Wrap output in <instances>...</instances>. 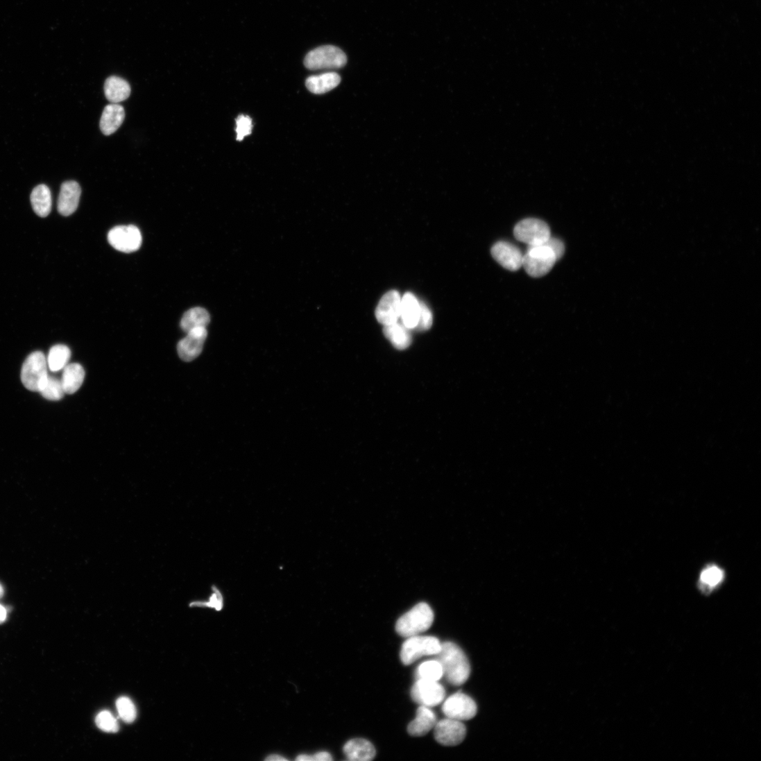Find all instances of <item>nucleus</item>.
<instances>
[{
    "label": "nucleus",
    "instance_id": "obj_1",
    "mask_svg": "<svg viewBox=\"0 0 761 761\" xmlns=\"http://www.w3.org/2000/svg\"><path fill=\"white\" fill-rule=\"evenodd\" d=\"M441 665L443 676L454 686H461L469 679L471 667L464 651L450 642L441 643V649L436 655Z\"/></svg>",
    "mask_w": 761,
    "mask_h": 761
},
{
    "label": "nucleus",
    "instance_id": "obj_2",
    "mask_svg": "<svg viewBox=\"0 0 761 761\" xmlns=\"http://www.w3.org/2000/svg\"><path fill=\"white\" fill-rule=\"evenodd\" d=\"M434 619L431 607L426 603H420L397 619L395 631L402 638L420 635L431 628Z\"/></svg>",
    "mask_w": 761,
    "mask_h": 761
},
{
    "label": "nucleus",
    "instance_id": "obj_3",
    "mask_svg": "<svg viewBox=\"0 0 761 761\" xmlns=\"http://www.w3.org/2000/svg\"><path fill=\"white\" fill-rule=\"evenodd\" d=\"M558 261L553 249L546 242L538 246H527L523 255L522 266L527 273L535 278L547 275Z\"/></svg>",
    "mask_w": 761,
    "mask_h": 761
},
{
    "label": "nucleus",
    "instance_id": "obj_4",
    "mask_svg": "<svg viewBox=\"0 0 761 761\" xmlns=\"http://www.w3.org/2000/svg\"><path fill=\"white\" fill-rule=\"evenodd\" d=\"M48 362L42 352L31 353L25 361L21 374L24 386L31 391L40 392L49 378Z\"/></svg>",
    "mask_w": 761,
    "mask_h": 761
},
{
    "label": "nucleus",
    "instance_id": "obj_5",
    "mask_svg": "<svg viewBox=\"0 0 761 761\" xmlns=\"http://www.w3.org/2000/svg\"><path fill=\"white\" fill-rule=\"evenodd\" d=\"M441 649V643L432 636H413L402 644L400 657L402 663L409 665L425 656H436Z\"/></svg>",
    "mask_w": 761,
    "mask_h": 761
},
{
    "label": "nucleus",
    "instance_id": "obj_6",
    "mask_svg": "<svg viewBox=\"0 0 761 761\" xmlns=\"http://www.w3.org/2000/svg\"><path fill=\"white\" fill-rule=\"evenodd\" d=\"M347 62L345 54L339 48L325 46L310 51L304 60L305 66L310 70L339 69Z\"/></svg>",
    "mask_w": 761,
    "mask_h": 761
},
{
    "label": "nucleus",
    "instance_id": "obj_7",
    "mask_svg": "<svg viewBox=\"0 0 761 761\" xmlns=\"http://www.w3.org/2000/svg\"><path fill=\"white\" fill-rule=\"evenodd\" d=\"M515 239L527 246L546 243L551 237L547 223L537 219H526L520 221L514 229Z\"/></svg>",
    "mask_w": 761,
    "mask_h": 761
},
{
    "label": "nucleus",
    "instance_id": "obj_8",
    "mask_svg": "<svg viewBox=\"0 0 761 761\" xmlns=\"http://www.w3.org/2000/svg\"><path fill=\"white\" fill-rule=\"evenodd\" d=\"M442 711L447 718L463 721L474 718L477 712V706L470 696L462 692H457L444 701Z\"/></svg>",
    "mask_w": 761,
    "mask_h": 761
},
{
    "label": "nucleus",
    "instance_id": "obj_9",
    "mask_svg": "<svg viewBox=\"0 0 761 761\" xmlns=\"http://www.w3.org/2000/svg\"><path fill=\"white\" fill-rule=\"evenodd\" d=\"M110 244L117 250L131 253L139 250L142 245V235L134 225L117 226L108 236Z\"/></svg>",
    "mask_w": 761,
    "mask_h": 761
},
{
    "label": "nucleus",
    "instance_id": "obj_10",
    "mask_svg": "<svg viewBox=\"0 0 761 761\" xmlns=\"http://www.w3.org/2000/svg\"><path fill=\"white\" fill-rule=\"evenodd\" d=\"M434 728L436 742L446 746L461 744L467 734L466 727L462 721L450 718L437 722Z\"/></svg>",
    "mask_w": 761,
    "mask_h": 761
},
{
    "label": "nucleus",
    "instance_id": "obj_11",
    "mask_svg": "<svg viewBox=\"0 0 761 761\" xmlns=\"http://www.w3.org/2000/svg\"><path fill=\"white\" fill-rule=\"evenodd\" d=\"M411 697L420 706L431 708L443 701L445 691L437 681L417 680L411 690Z\"/></svg>",
    "mask_w": 761,
    "mask_h": 761
},
{
    "label": "nucleus",
    "instance_id": "obj_12",
    "mask_svg": "<svg viewBox=\"0 0 761 761\" xmlns=\"http://www.w3.org/2000/svg\"><path fill=\"white\" fill-rule=\"evenodd\" d=\"M207 337L205 327H198L187 333V336L178 342L177 351L181 359L191 362L202 352L205 341Z\"/></svg>",
    "mask_w": 761,
    "mask_h": 761
},
{
    "label": "nucleus",
    "instance_id": "obj_13",
    "mask_svg": "<svg viewBox=\"0 0 761 761\" xmlns=\"http://www.w3.org/2000/svg\"><path fill=\"white\" fill-rule=\"evenodd\" d=\"M401 298L399 293L392 290L381 298L375 310L378 322L384 326L398 322L400 318Z\"/></svg>",
    "mask_w": 761,
    "mask_h": 761
},
{
    "label": "nucleus",
    "instance_id": "obj_14",
    "mask_svg": "<svg viewBox=\"0 0 761 761\" xmlns=\"http://www.w3.org/2000/svg\"><path fill=\"white\" fill-rule=\"evenodd\" d=\"M491 255L506 270L518 271L522 266L523 254L514 244L499 241L491 248Z\"/></svg>",
    "mask_w": 761,
    "mask_h": 761
},
{
    "label": "nucleus",
    "instance_id": "obj_15",
    "mask_svg": "<svg viewBox=\"0 0 761 761\" xmlns=\"http://www.w3.org/2000/svg\"><path fill=\"white\" fill-rule=\"evenodd\" d=\"M81 195L79 185L74 181L62 184L58 199V209L60 214L67 216L77 210Z\"/></svg>",
    "mask_w": 761,
    "mask_h": 761
},
{
    "label": "nucleus",
    "instance_id": "obj_16",
    "mask_svg": "<svg viewBox=\"0 0 761 761\" xmlns=\"http://www.w3.org/2000/svg\"><path fill=\"white\" fill-rule=\"evenodd\" d=\"M343 752L348 760L352 761H369L376 756L375 747L365 739L348 741L343 747Z\"/></svg>",
    "mask_w": 761,
    "mask_h": 761
},
{
    "label": "nucleus",
    "instance_id": "obj_17",
    "mask_svg": "<svg viewBox=\"0 0 761 761\" xmlns=\"http://www.w3.org/2000/svg\"><path fill=\"white\" fill-rule=\"evenodd\" d=\"M437 723L435 713L429 708L420 706L416 718L409 725L408 732L413 737H422L433 729Z\"/></svg>",
    "mask_w": 761,
    "mask_h": 761
},
{
    "label": "nucleus",
    "instance_id": "obj_18",
    "mask_svg": "<svg viewBox=\"0 0 761 761\" xmlns=\"http://www.w3.org/2000/svg\"><path fill=\"white\" fill-rule=\"evenodd\" d=\"M420 302L411 293L401 298L400 319L409 330H416L420 316Z\"/></svg>",
    "mask_w": 761,
    "mask_h": 761
},
{
    "label": "nucleus",
    "instance_id": "obj_19",
    "mask_svg": "<svg viewBox=\"0 0 761 761\" xmlns=\"http://www.w3.org/2000/svg\"><path fill=\"white\" fill-rule=\"evenodd\" d=\"M125 119L123 108L119 104L107 105L103 112L100 126L105 136H110L121 126Z\"/></svg>",
    "mask_w": 761,
    "mask_h": 761
},
{
    "label": "nucleus",
    "instance_id": "obj_20",
    "mask_svg": "<svg viewBox=\"0 0 761 761\" xmlns=\"http://www.w3.org/2000/svg\"><path fill=\"white\" fill-rule=\"evenodd\" d=\"M341 83V77L334 72L311 76L306 80V87L314 94H325L336 87Z\"/></svg>",
    "mask_w": 761,
    "mask_h": 761
},
{
    "label": "nucleus",
    "instance_id": "obj_21",
    "mask_svg": "<svg viewBox=\"0 0 761 761\" xmlns=\"http://www.w3.org/2000/svg\"><path fill=\"white\" fill-rule=\"evenodd\" d=\"M106 99L114 104L127 100L130 95V86L124 79L118 76L109 77L104 86Z\"/></svg>",
    "mask_w": 761,
    "mask_h": 761
},
{
    "label": "nucleus",
    "instance_id": "obj_22",
    "mask_svg": "<svg viewBox=\"0 0 761 761\" xmlns=\"http://www.w3.org/2000/svg\"><path fill=\"white\" fill-rule=\"evenodd\" d=\"M31 202L33 211L40 217L48 216L52 210V194L46 185L36 187L31 195Z\"/></svg>",
    "mask_w": 761,
    "mask_h": 761
},
{
    "label": "nucleus",
    "instance_id": "obj_23",
    "mask_svg": "<svg viewBox=\"0 0 761 761\" xmlns=\"http://www.w3.org/2000/svg\"><path fill=\"white\" fill-rule=\"evenodd\" d=\"M384 336L397 350H405L412 343L411 330L398 322L384 326Z\"/></svg>",
    "mask_w": 761,
    "mask_h": 761
},
{
    "label": "nucleus",
    "instance_id": "obj_24",
    "mask_svg": "<svg viewBox=\"0 0 761 761\" xmlns=\"http://www.w3.org/2000/svg\"><path fill=\"white\" fill-rule=\"evenodd\" d=\"M85 378V370L78 364L67 365L63 369L61 379L65 393L73 394L82 386Z\"/></svg>",
    "mask_w": 761,
    "mask_h": 761
},
{
    "label": "nucleus",
    "instance_id": "obj_25",
    "mask_svg": "<svg viewBox=\"0 0 761 761\" xmlns=\"http://www.w3.org/2000/svg\"><path fill=\"white\" fill-rule=\"evenodd\" d=\"M210 322L209 312L204 308L197 307L190 309L185 313L181 320V327L186 333L198 327H207Z\"/></svg>",
    "mask_w": 761,
    "mask_h": 761
},
{
    "label": "nucleus",
    "instance_id": "obj_26",
    "mask_svg": "<svg viewBox=\"0 0 761 761\" xmlns=\"http://www.w3.org/2000/svg\"><path fill=\"white\" fill-rule=\"evenodd\" d=\"M71 354L70 349L65 345L52 347L47 359L49 369L54 373L63 370L68 365Z\"/></svg>",
    "mask_w": 761,
    "mask_h": 761
},
{
    "label": "nucleus",
    "instance_id": "obj_27",
    "mask_svg": "<svg viewBox=\"0 0 761 761\" xmlns=\"http://www.w3.org/2000/svg\"><path fill=\"white\" fill-rule=\"evenodd\" d=\"M443 676L442 667L436 660L422 662L417 668L416 672V680L438 682Z\"/></svg>",
    "mask_w": 761,
    "mask_h": 761
},
{
    "label": "nucleus",
    "instance_id": "obj_28",
    "mask_svg": "<svg viewBox=\"0 0 761 761\" xmlns=\"http://www.w3.org/2000/svg\"><path fill=\"white\" fill-rule=\"evenodd\" d=\"M40 393L44 398L54 401L61 400L65 394L62 381L50 375Z\"/></svg>",
    "mask_w": 761,
    "mask_h": 761
},
{
    "label": "nucleus",
    "instance_id": "obj_29",
    "mask_svg": "<svg viewBox=\"0 0 761 761\" xmlns=\"http://www.w3.org/2000/svg\"><path fill=\"white\" fill-rule=\"evenodd\" d=\"M724 576L721 569L716 566H711L705 569L701 574V581L703 586L709 589L719 585Z\"/></svg>",
    "mask_w": 761,
    "mask_h": 761
},
{
    "label": "nucleus",
    "instance_id": "obj_30",
    "mask_svg": "<svg viewBox=\"0 0 761 761\" xmlns=\"http://www.w3.org/2000/svg\"><path fill=\"white\" fill-rule=\"evenodd\" d=\"M117 708L120 718L127 724H131L137 719V708L130 699L121 697L117 701Z\"/></svg>",
    "mask_w": 761,
    "mask_h": 761
},
{
    "label": "nucleus",
    "instance_id": "obj_31",
    "mask_svg": "<svg viewBox=\"0 0 761 761\" xmlns=\"http://www.w3.org/2000/svg\"><path fill=\"white\" fill-rule=\"evenodd\" d=\"M96 721L97 726L105 733H115L119 731V725L117 720L108 711L99 713Z\"/></svg>",
    "mask_w": 761,
    "mask_h": 761
},
{
    "label": "nucleus",
    "instance_id": "obj_32",
    "mask_svg": "<svg viewBox=\"0 0 761 761\" xmlns=\"http://www.w3.org/2000/svg\"><path fill=\"white\" fill-rule=\"evenodd\" d=\"M253 130V121L250 117L240 115L237 119V140L241 142L246 137L250 135Z\"/></svg>",
    "mask_w": 761,
    "mask_h": 761
},
{
    "label": "nucleus",
    "instance_id": "obj_33",
    "mask_svg": "<svg viewBox=\"0 0 761 761\" xmlns=\"http://www.w3.org/2000/svg\"><path fill=\"white\" fill-rule=\"evenodd\" d=\"M420 316L415 330L425 332L429 330L433 324V315L430 309L425 302H420Z\"/></svg>",
    "mask_w": 761,
    "mask_h": 761
},
{
    "label": "nucleus",
    "instance_id": "obj_34",
    "mask_svg": "<svg viewBox=\"0 0 761 761\" xmlns=\"http://www.w3.org/2000/svg\"><path fill=\"white\" fill-rule=\"evenodd\" d=\"M547 243L554 251L558 260L560 259L565 253V246L561 240L551 237Z\"/></svg>",
    "mask_w": 761,
    "mask_h": 761
},
{
    "label": "nucleus",
    "instance_id": "obj_35",
    "mask_svg": "<svg viewBox=\"0 0 761 761\" xmlns=\"http://www.w3.org/2000/svg\"><path fill=\"white\" fill-rule=\"evenodd\" d=\"M313 758H314V760L317 761H331L333 760L332 755L326 751L318 752L313 755Z\"/></svg>",
    "mask_w": 761,
    "mask_h": 761
},
{
    "label": "nucleus",
    "instance_id": "obj_36",
    "mask_svg": "<svg viewBox=\"0 0 761 761\" xmlns=\"http://www.w3.org/2000/svg\"><path fill=\"white\" fill-rule=\"evenodd\" d=\"M8 617V610L6 607L0 605V624H3L6 622Z\"/></svg>",
    "mask_w": 761,
    "mask_h": 761
},
{
    "label": "nucleus",
    "instance_id": "obj_37",
    "mask_svg": "<svg viewBox=\"0 0 761 761\" xmlns=\"http://www.w3.org/2000/svg\"><path fill=\"white\" fill-rule=\"evenodd\" d=\"M265 760H268V761H284V760H287V759L286 758H284V757H282L280 755H271L270 756H268Z\"/></svg>",
    "mask_w": 761,
    "mask_h": 761
},
{
    "label": "nucleus",
    "instance_id": "obj_38",
    "mask_svg": "<svg viewBox=\"0 0 761 761\" xmlns=\"http://www.w3.org/2000/svg\"><path fill=\"white\" fill-rule=\"evenodd\" d=\"M297 761H312L314 760L313 755H300L296 758Z\"/></svg>",
    "mask_w": 761,
    "mask_h": 761
},
{
    "label": "nucleus",
    "instance_id": "obj_39",
    "mask_svg": "<svg viewBox=\"0 0 761 761\" xmlns=\"http://www.w3.org/2000/svg\"><path fill=\"white\" fill-rule=\"evenodd\" d=\"M3 595H4V589L2 587V585H0V599H1L3 597Z\"/></svg>",
    "mask_w": 761,
    "mask_h": 761
}]
</instances>
